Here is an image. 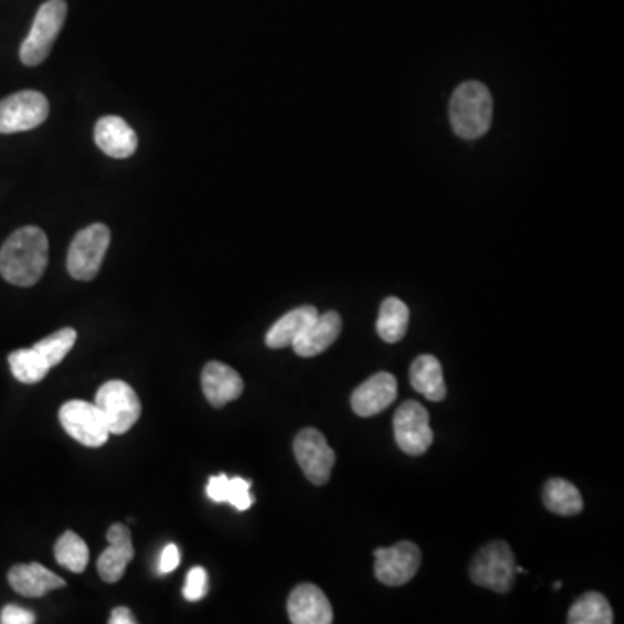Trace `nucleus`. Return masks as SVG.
<instances>
[{
  "label": "nucleus",
  "mask_w": 624,
  "mask_h": 624,
  "mask_svg": "<svg viewBox=\"0 0 624 624\" xmlns=\"http://www.w3.org/2000/svg\"><path fill=\"white\" fill-rule=\"evenodd\" d=\"M49 262V240L36 226H24L6 240L0 248V274L17 286L41 282Z\"/></svg>",
  "instance_id": "obj_1"
},
{
  "label": "nucleus",
  "mask_w": 624,
  "mask_h": 624,
  "mask_svg": "<svg viewBox=\"0 0 624 624\" xmlns=\"http://www.w3.org/2000/svg\"><path fill=\"white\" fill-rule=\"evenodd\" d=\"M450 120L456 136L467 141L488 133L493 121V97L488 87L476 81L459 85L450 103Z\"/></svg>",
  "instance_id": "obj_2"
},
{
  "label": "nucleus",
  "mask_w": 624,
  "mask_h": 624,
  "mask_svg": "<svg viewBox=\"0 0 624 624\" xmlns=\"http://www.w3.org/2000/svg\"><path fill=\"white\" fill-rule=\"evenodd\" d=\"M68 6L65 0H47L36 11L32 30L20 47V60L23 65L36 66L44 63L51 54L54 42L65 24Z\"/></svg>",
  "instance_id": "obj_3"
},
{
  "label": "nucleus",
  "mask_w": 624,
  "mask_h": 624,
  "mask_svg": "<svg viewBox=\"0 0 624 624\" xmlns=\"http://www.w3.org/2000/svg\"><path fill=\"white\" fill-rule=\"evenodd\" d=\"M516 556L505 541H491L472 559L470 578L480 589L508 593L516 583Z\"/></svg>",
  "instance_id": "obj_4"
},
{
  "label": "nucleus",
  "mask_w": 624,
  "mask_h": 624,
  "mask_svg": "<svg viewBox=\"0 0 624 624\" xmlns=\"http://www.w3.org/2000/svg\"><path fill=\"white\" fill-rule=\"evenodd\" d=\"M109 240L112 233L108 226L99 222L78 231L70 245L68 258H66L70 276L78 282H91L96 278L108 252Z\"/></svg>",
  "instance_id": "obj_5"
},
{
  "label": "nucleus",
  "mask_w": 624,
  "mask_h": 624,
  "mask_svg": "<svg viewBox=\"0 0 624 624\" xmlns=\"http://www.w3.org/2000/svg\"><path fill=\"white\" fill-rule=\"evenodd\" d=\"M96 404L105 416L109 434L121 435L129 432L141 416V401L136 391L124 380H109L99 387Z\"/></svg>",
  "instance_id": "obj_6"
},
{
  "label": "nucleus",
  "mask_w": 624,
  "mask_h": 624,
  "mask_svg": "<svg viewBox=\"0 0 624 624\" xmlns=\"http://www.w3.org/2000/svg\"><path fill=\"white\" fill-rule=\"evenodd\" d=\"M60 422L70 437L87 447L105 446L112 435L99 408L87 401L75 399L63 404Z\"/></svg>",
  "instance_id": "obj_7"
},
{
  "label": "nucleus",
  "mask_w": 624,
  "mask_h": 624,
  "mask_svg": "<svg viewBox=\"0 0 624 624\" xmlns=\"http://www.w3.org/2000/svg\"><path fill=\"white\" fill-rule=\"evenodd\" d=\"M47 117V97L39 91H21L0 102V134L36 129Z\"/></svg>",
  "instance_id": "obj_8"
},
{
  "label": "nucleus",
  "mask_w": 624,
  "mask_h": 624,
  "mask_svg": "<svg viewBox=\"0 0 624 624\" xmlns=\"http://www.w3.org/2000/svg\"><path fill=\"white\" fill-rule=\"evenodd\" d=\"M395 443L401 452L410 456H420L434 443L429 411L419 401H406L394 415Z\"/></svg>",
  "instance_id": "obj_9"
},
{
  "label": "nucleus",
  "mask_w": 624,
  "mask_h": 624,
  "mask_svg": "<svg viewBox=\"0 0 624 624\" xmlns=\"http://www.w3.org/2000/svg\"><path fill=\"white\" fill-rule=\"evenodd\" d=\"M294 453L309 483L322 486L330 480L335 452L321 432L316 429H304L298 432L294 441Z\"/></svg>",
  "instance_id": "obj_10"
},
{
  "label": "nucleus",
  "mask_w": 624,
  "mask_h": 624,
  "mask_svg": "<svg viewBox=\"0 0 624 624\" xmlns=\"http://www.w3.org/2000/svg\"><path fill=\"white\" fill-rule=\"evenodd\" d=\"M420 564L422 552L411 541L374 550V577L385 586H403L415 578Z\"/></svg>",
  "instance_id": "obj_11"
},
{
  "label": "nucleus",
  "mask_w": 624,
  "mask_h": 624,
  "mask_svg": "<svg viewBox=\"0 0 624 624\" xmlns=\"http://www.w3.org/2000/svg\"><path fill=\"white\" fill-rule=\"evenodd\" d=\"M395 398H398V380L394 374L380 371L352 392L351 406L356 415L368 419L385 411L394 403Z\"/></svg>",
  "instance_id": "obj_12"
},
{
  "label": "nucleus",
  "mask_w": 624,
  "mask_h": 624,
  "mask_svg": "<svg viewBox=\"0 0 624 624\" xmlns=\"http://www.w3.org/2000/svg\"><path fill=\"white\" fill-rule=\"evenodd\" d=\"M288 617L294 624H330L334 609L316 584H298L288 596Z\"/></svg>",
  "instance_id": "obj_13"
},
{
  "label": "nucleus",
  "mask_w": 624,
  "mask_h": 624,
  "mask_svg": "<svg viewBox=\"0 0 624 624\" xmlns=\"http://www.w3.org/2000/svg\"><path fill=\"white\" fill-rule=\"evenodd\" d=\"M109 547L97 559V572L106 583H117L134 559L133 538L124 523H114L106 532Z\"/></svg>",
  "instance_id": "obj_14"
},
{
  "label": "nucleus",
  "mask_w": 624,
  "mask_h": 624,
  "mask_svg": "<svg viewBox=\"0 0 624 624\" xmlns=\"http://www.w3.org/2000/svg\"><path fill=\"white\" fill-rule=\"evenodd\" d=\"M342 331V318L339 313L328 310L325 315L316 316L315 321L298 335V339L292 343L295 355L300 358H315L322 355L328 347L339 339Z\"/></svg>",
  "instance_id": "obj_15"
},
{
  "label": "nucleus",
  "mask_w": 624,
  "mask_h": 624,
  "mask_svg": "<svg viewBox=\"0 0 624 624\" xmlns=\"http://www.w3.org/2000/svg\"><path fill=\"white\" fill-rule=\"evenodd\" d=\"M202 389L212 406L224 408L243 394L245 385L240 373L233 368L219 361H210L202 371Z\"/></svg>",
  "instance_id": "obj_16"
},
{
  "label": "nucleus",
  "mask_w": 624,
  "mask_h": 624,
  "mask_svg": "<svg viewBox=\"0 0 624 624\" xmlns=\"http://www.w3.org/2000/svg\"><path fill=\"white\" fill-rule=\"evenodd\" d=\"M94 141L103 154L118 160L133 157L137 149V134L117 115H108L97 120Z\"/></svg>",
  "instance_id": "obj_17"
},
{
  "label": "nucleus",
  "mask_w": 624,
  "mask_h": 624,
  "mask_svg": "<svg viewBox=\"0 0 624 624\" xmlns=\"http://www.w3.org/2000/svg\"><path fill=\"white\" fill-rule=\"evenodd\" d=\"M8 581L14 592L27 599H41L45 593L66 586L65 580H61L56 572L36 562L14 565L9 571Z\"/></svg>",
  "instance_id": "obj_18"
},
{
  "label": "nucleus",
  "mask_w": 624,
  "mask_h": 624,
  "mask_svg": "<svg viewBox=\"0 0 624 624\" xmlns=\"http://www.w3.org/2000/svg\"><path fill=\"white\" fill-rule=\"evenodd\" d=\"M410 382L420 394L429 401L440 403L446 398V382H444L443 367L440 359L431 355H422L413 361L410 368Z\"/></svg>",
  "instance_id": "obj_19"
},
{
  "label": "nucleus",
  "mask_w": 624,
  "mask_h": 624,
  "mask_svg": "<svg viewBox=\"0 0 624 624\" xmlns=\"http://www.w3.org/2000/svg\"><path fill=\"white\" fill-rule=\"evenodd\" d=\"M318 315V309L313 306L297 307V309L286 313L267 331L266 346L269 349L290 347L298 339V335L303 334Z\"/></svg>",
  "instance_id": "obj_20"
},
{
  "label": "nucleus",
  "mask_w": 624,
  "mask_h": 624,
  "mask_svg": "<svg viewBox=\"0 0 624 624\" xmlns=\"http://www.w3.org/2000/svg\"><path fill=\"white\" fill-rule=\"evenodd\" d=\"M543 504L557 516H578L583 510V498L574 484L565 479L547 480L543 488Z\"/></svg>",
  "instance_id": "obj_21"
},
{
  "label": "nucleus",
  "mask_w": 624,
  "mask_h": 624,
  "mask_svg": "<svg viewBox=\"0 0 624 624\" xmlns=\"http://www.w3.org/2000/svg\"><path fill=\"white\" fill-rule=\"evenodd\" d=\"M410 325V309L403 300L389 297L380 306L379 319H377V331L380 339L387 343H395L404 339Z\"/></svg>",
  "instance_id": "obj_22"
},
{
  "label": "nucleus",
  "mask_w": 624,
  "mask_h": 624,
  "mask_svg": "<svg viewBox=\"0 0 624 624\" xmlns=\"http://www.w3.org/2000/svg\"><path fill=\"white\" fill-rule=\"evenodd\" d=\"M569 624H611L614 623L613 609L602 593L589 592L581 595L568 616Z\"/></svg>",
  "instance_id": "obj_23"
},
{
  "label": "nucleus",
  "mask_w": 624,
  "mask_h": 624,
  "mask_svg": "<svg viewBox=\"0 0 624 624\" xmlns=\"http://www.w3.org/2000/svg\"><path fill=\"white\" fill-rule=\"evenodd\" d=\"M54 557H56L57 564L68 569L70 572L81 574L89 564V547L77 532L66 531L56 541Z\"/></svg>",
  "instance_id": "obj_24"
},
{
  "label": "nucleus",
  "mask_w": 624,
  "mask_h": 624,
  "mask_svg": "<svg viewBox=\"0 0 624 624\" xmlns=\"http://www.w3.org/2000/svg\"><path fill=\"white\" fill-rule=\"evenodd\" d=\"M9 367L14 379L21 383H39L47 377L49 367L45 359L39 352L30 349H18L9 355Z\"/></svg>",
  "instance_id": "obj_25"
},
{
  "label": "nucleus",
  "mask_w": 624,
  "mask_h": 624,
  "mask_svg": "<svg viewBox=\"0 0 624 624\" xmlns=\"http://www.w3.org/2000/svg\"><path fill=\"white\" fill-rule=\"evenodd\" d=\"M75 342H77V331L73 328H61L45 339L39 340L33 349L45 359L49 367L54 368L72 351Z\"/></svg>",
  "instance_id": "obj_26"
},
{
  "label": "nucleus",
  "mask_w": 624,
  "mask_h": 624,
  "mask_svg": "<svg viewBox=\"0 0 624 624\" xmlns=\"http://www.w3.org/2000/svg\"><path fill=\"white\" fill-rule=\"evenodd\" d=\"M252 483L242 479V477H233L228 484L226 504L233 505L236 510H248L254 504V498L250 495Z\"/></svg>",
  "instance_id": "obj_27"
},
{
  "label": "nucleus",
  "mask_w": 624,
  "mask_h": 624,
  "mask_svg": "<svg viewBox=\"0 0 624 624\" xmlns=\"http://www.w3.org/2000/svg\"><path fill=\"white\" fill-rule=\"evenodd\" d=\"M209 592V577L203 568H193L186 577L184 595L186 601L198 602L202 601L203 596Z\"/></svg>",
  "instance_id": "obj_28"
},
{
  "label": "nucleus",
  "mask_w": 624,
  "mask_h": 624,
  "mask_svg": "<svg viewBox=\"0 0 624 624\" xmlns=\"http://www.w3.org/2000/svg\"><path fill=\"white\" fill-rule=\"evenodd\" d=\"M0 623L2 624H32L35 623V614L29 609L20 607V605L9 604L2 609L0 613Z\"/></svg>",
  "instance_id": "obj_29"
},
{
  "label": "nucleus",
  "mask_w": 624,
  "mask_h": 624,
  "mask_svg": "<svg viewBox=\"0 0 624 624\" xmlns=\"http://www.w3.org/2000/svg\"><path fill=\"white\" fill-rule=\"evenodd\" d=\"M228 484H230V477L226 474L210 477L207 484V495L215 504H226Z\"/></svg>",
  "instance_id": "obj_30"
},
{
  "label": "nucleus",
  "mask_w": 624,
  "mask_h": 624,
  "mask_svg": "<svg viewBox=\"0 0 624 624\" xmlns=\"http://www.w3.org/2000/svg\"><path fill=\"white\" fill-rule=\"evenodd\" d=\"M179 564H181L179 548L176 544H167L163 548V552H161L160 562H158V572L160 574H169V572L176 571Z\"/></svg>",
  "instance_id": "obj_31"
},
{
  "label": "nucleus",
  "mask_w": 624,
  "mask_h": 624,
  "mask_svg": "<svg viewBox=\"0 0 624 624\" xmlns=\"http://www.w3.org/2000/svg\"><path fill=\"white\" fill-rule=\"evenodd\" d=\"M109 624H134L136 620H134L133 611L129 607H115L112 611V616H109Z\"/></svg>",
  "instance_id": "obj_32"
},
{
  "label": "nucleus",
  "mask_w": 624,
  "mask_h": 624,
  "mask_svg": "<svg viewBox=\"0 0 624 624\" xmlns=\"http://www.w3.org/2000/svg\"><path fill=\"white\" fill-rule=\"evenodd\" d=\"M560 586H562V583H560V581H557L556 584H553V589L559 590Z\"/></svg>",
  "instance_id": "obj_33"
}]
</instances>
